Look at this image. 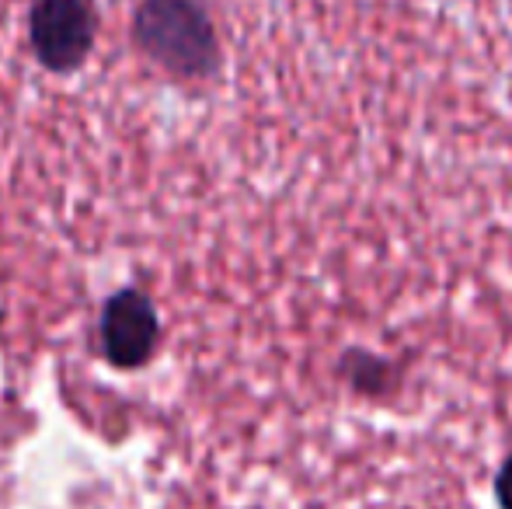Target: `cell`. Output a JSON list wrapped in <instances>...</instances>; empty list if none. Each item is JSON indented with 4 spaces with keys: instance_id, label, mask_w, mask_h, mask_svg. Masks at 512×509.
<instances>
[{
    "instance_id": "obj_2",
    "label": "cell",
    "mask_w": 512,
    "mask_h": 509,
    "mask_svg": "<svg viewBox=\"0 0 512 509\" xmlns=\"http://www.w3.org/2000/svg\"><path fill=\"white\" fill-rule=\"evenodd\" d=\"M495 492H499V503H502V509H512V457L506 461V468H502V475H499V485H495Z\"/></svg>"
},
{
    "instance_id": "obj_1",
    "label": "cell",
    "mask_w": 512,
    "mask_h": 509,
    "mask_svg": "<svg viewBox=\"0 0 512 509\" xmlns=\"http://www.w3.org/2000/svg\"><path fill=\"white\" fill-rule=\"evenodd\" d=\"M150 342V321L143 311L140 300L122 297L119 304H112L102 328V346L112 360H119L122 367H133L143 353H147Z\"/></svg>"
}]
</instances>
